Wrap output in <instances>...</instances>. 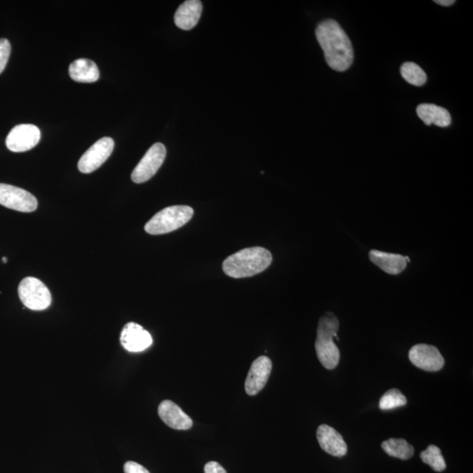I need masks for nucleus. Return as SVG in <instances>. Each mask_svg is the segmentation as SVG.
<instances>
[{
	"label": "nucleus",
	"instance_id": "f257e3e1",
	"mask_svg": "<svg viewBox=\"0 0 473 473\" xmlns=\"http://www.w3.org/2000/svg\"><path fill=\"white\" fill-rule=\"evenodd\" d=\"M315 36L331 69L337 72L349 69L354 58L353 45L348 35L337 21L327 19L321 22L315 30Z\"/></svg>",
	"mask_w": 473,
	"mask_h": 473
},
{
	"label": "nucleus",
	"instance_id": "f03ea898",
	"mask_svg": "<svg viewBox=\"0 0 473 473\" xmlns=\"http://www.w3.org/2000/svg\"><path fill=\"white\" fill-rule=\"evenodd\" d=\"M273 257L263 247H250L239 251L225 259L223 270L231 278H246L265 271L271 265Z\"/></svg>",
	"mask_w": 473,
	"mask_h": 473
},
{
	"label": "nucleus",
	"instance_id": "7ed1b4c3",
	"mask_svg": "<svg viewBox=\"0 0 473 473\" xmlns=\"http://www.w3.org/2000/svg\"><path fill=\"white\" fill-rule=\"evenodd\" d=\"M339 329V319L331 312H327L320 318L315 348L318 359L328 370L336 368L339 363L340 352L333 341L334 337L337 339Z\"/></svg>",
	"mask_w": 473,
	"mask_h": 473
},
{
	"label": "nucleus",
	"instance_id": "20e7f679",
	"mask_svg": "<svg viewBox=\"0 0 473 473\" xmlns=\"http://www.w3.org/2000/svg\"><path fill=\"white\" fill-rule=\"evenodd\" d=\"M194 211L189 206L175 205L163 209L145 225V231L151 235L171 233L191 220Z\"/></svg>",
	"mask_w": 473,
	"mask_h": 473
},
{
	"label": "nucleus",
	"instance_id": "39448f33",
	"mask_svg": "<svg viewBox=\"0 0 473 473\" xmlns=\"http://www.w3.org/2000/svg\"><path fill=\"white\" fill-rule=\"evenodd\" d=\"M19 297L25 308L34 311L46 310L52 302L50 289L40 280L27 277L18 288Z\"/></svg>",
	"mask_w": 473,
	"mask_h": 473
},
{
	"label": "nucleus",
	"instance_id": "423d86ee",
	"mask_svg": "<svg viewBox=\"0 0 473 473\" xmlns=\"http://www.w3.org/2000/svg\"><path fill=\"white\" fill-rule=\"evenodd\" d=\"M166 154V147L162 143L154 144L132 173L133 182L143 183L152 178L162 167Z\"/></svg>",
	"mask_w": 473,
	"mask_h": 473
},
{
	"label": "nucleus",
	"instance_id": "0eeeda50",
	"mask_svg": "<svg viewBox=\"0 0 473 473\" xmlns=\"http://www.w3.org/2000/svg\"><path fill=\"white\" fill-rule=\"evenodd\" d=\"M0 204L21 212H33L38 201L30 192L18 187L0 183Z\"/></svg>",
	"mask_w": 473,
	"mask_h": 473
},
{
	"label": "nucleus",
	"instance_id": "6e6552de",
	"mask_svg": "<svg viewBox=\"0 0 473 473\" xmlns=\"http://www.w3.org/2000/svg\"><path fill=\"white\" fill-rule=\"evenodd\" d=\"M114 149V140L110 137L102 138L93 144L78 162V169L83 174L94 172L111 156Z\"/></svg>",
	"mask_w": 473,
	"mask_h": 473
},
{
	"label": "nucleus",
	"instance_id": "1a4fd4ad",
	"mask_svg": "<svg viewBox=\"0 0 473 473\" xmlns=\"http://www.w3.org/2000/svg\"><path fill=\"white\" fill-rule=\"evenodd\" d=\"M41 140V131L36 125L22 124L16 125L6 137V147L14 153L27 152L34 149Z\"/></svg>",
	"mask_w": 473,
	"mask_h": 473
},
{
	"label": "nucleus",
	"instance_id": "9d476101",
	"mask_svg": "<svg viewBox=\"0 0 473 473\" xmlns=\"http://www.w3.org/2000/svg\"><path fill=\"white\" fill-rule=\"evenodd\" d=\"M408 358L414 366L424 371L437 372L445 366V359L436 346L419 344L412 347Z\"/></svg>",
	"mask_w": 473,
	"mask_h": 473
},
{
	"label": "nucleus",
	"instance_id": "9b49d317",
	"mask_svg": "<svg viewBox=\"0 0 473 473\" xmlns=\"http://www.w3.org/2000/svg\"><path fill=\"white\" fill-rule=\"evenodd\" d=\"M272 368L273 364L269 357L260 356L254 360L244 382V389L247 395L253 397L259 394L265 388L271 375Z\"/></svg>",
	"mask_w": 473,
	"mask_h": 473
},
{
	"label": "nucleus",
	"instance_id": "f8f14e48",
	"mask_svg": "<svg viewBox=\"0 0 473 473\" xmlns=\"http://www.w3.org/2000/svg\"><path fill=\"white\" fill-rule=\"evenodd\" d=\"M120 343L128 352L140 353L152 346L153 339L149 331L140 324L131 322L122 330Z\"/></svg>",
	"mask_w": 473,
	"mask_h": 473
},
{
	"label": "nucleus",
	"instance_id": "ddd939ff",
	"mask_svg": "<svg viewBox=\"0 0 473 473\" xmlns=\"http://www.w3.org/2000/svg\"><path fill=\"white\" fill-rule=\"evenodd\" d=\"M158 414L160 419L174 430H187L193 426L191 418L171 401H163L158 408Z\"/></svg>",
	"mask_w": 473,
	"mask_h": 473
},
{
	"label": "nucleus",
	"instance_id": "4468645a",
	"mask_svg": "<svg viewBox=\"0 0 473 473\" xmlns=\"http://www.w3.org/2000/svg\"><path fill=\"white\" fill-rule=\"evenodd\" d=\"M318 443L328 454L344 456L347 453V445L343 437L333 427L322 424L317 431Z\"/></svg>",
	"mask_w": 473,
	"mask_h": 473
},
{
	"label": "nucleus",
	"instance_id": "2eb2a0df",
	"mask_svg": "<svg viewBox=\"0 0 473 473\" xmlns=\"http://www.w3.org/2000/svg\"><path fill=\"white\" fill-rule=\"evenodd\" d=\"M369 259L375 265L389 275H399L407 268V257L402 256L401 254L371 250L369 253Z\"/></svg>",
	"mask_w": 473,
	"mask_h": 473
},
{
	"label": "nucleus",
	"instance_id": "dca6fc26",
	"mask_svg": "<svg viewBox=\"0 0 473 473\" xmlns=\"http://www.w3.org/2000/svg\"><path fill=\"white\" fill-rule=\"evenodd\" d=\"M202 4L199 0H187L183 2L175 14V23L182 30H191L200 19Z\"/></svg>",
	"mask_w": 473,
	"mask_h": 473
},
{
	"label": "nucleus",
	"instance_id": "f3484780",
	"mask_svg": "<svg viewBox=\"0 0 473 473\" xmlns=\"http://www.w3.org/2000/svg\"><path fill=\"white\" fill-rule=\"evenodd\" d=\"M418 117L427 125H435L439 127H449L452 117L445 108L433 104H421L417 106Z\"/></svg>",
	"mask_w": 473,
	"mask_h": 473
},
{
	"label": "nucleus",
	"instance_id": "a211bd4d",
	"mask_svg": "<svg viewBox=\"0 0 473 473\" xmlns=\"http://www.w3.org/2000/svg\"><path fill=\"white\" fill-rule=\"evenodd\" d=\"M69 73L74 81L94 83L99 78V70L96 64L89 59H77L70 64Z\"/></svg>",
	"mask_w": 473,
	"mask_h": 473
},
{
	"label": "nucleus",
	"instance_id": "6ab92c4d",
	"mask_svg": "<svg viewBox=\"0 0 473 473\" xmlns=\"http://www.w3.org/2000/svg\"><path fill=\"white\" fill-rule=\"evenodd\" d=\"M381 447L388 455L402 460L410 459L414 452V447L406 440L401 439H390L384 441L381 443Z\"/></svg>",
	"mask_w": 473,
	"mask_h": 473
},
{
	"label": "nucleus",
	"instance_id": "aec40b11",
	"mask_svg": "<svg viewBox=\"0 0 473 473\" xmlns=\"http://www.w3.org/2000/svg\"><path fill=\"white\" fill-rule=\"evenodd\" d=\"M401 76L405 81L412 85L421 87L425 85L427 82V75L420 66L414 63H405L401 67Z\"/></svg>",
	"mask_w": 473,
	"mask_h": 473
},
{
	"label": "nucleus",
	"instance_id": "412c9836",
	"mask_svg": "<svg viewBox=\"0 0 473 473\" xmlns=\"http://www.w3.org/2000/svg\"><path fill=\"white\" fill-rule=\"evenodd\" d=\"M421 460L429 465L434 471L441 472L446 469L445 459L441 450L436 445H430L425 450L421 452Z\"/></svg>",
	"mask_w": 473,
	"mask_h": 473
},
{
	"label": "nucleus",
	"instance_id": "4be33fe9",
	"mask_svg": "<svg viewBox=\"0 0 473 473\" xmlns=\"http://www.w3.org/2000/svg\"><path fill=\"white\" fill-rule=\"evenodd\" d=\"M407 398L398 389L392 388L385 392L379 401V407L381 410H394L407 404Z\"/></svg>",
	"mask_w": 473,
	"mask_h": 473
},
{
	"label": "nucleus",
	"instance_id": "5701e85b",
	"mask_svg": "<svg viewBox=\"0 0 473 473\" xmlns=\"http://www.w3.org/2000/svg\"><path fill=\"white\" fill-rule=\"evenodd\" d=\"M11 54V44L8 39H0V74L4 72Z\"/></svg>",
	"mask_w": 473,
	"mask_h": 473
},
{
	"label": "nucleus",
	"instance_id": "b1692460",
	"mask_svg": "<svg viewBox=\"0 0 473 473\" xmlns=\"http://www.w3.org/2000/svg\"><path fill=\"white\" fill-rule=\"evenodd\" d=\"M125 473H150L144 466L136 462L128 461L124 465Z\"/></svg>",
	"mask_w": 473,
	"mask_h": 473
},
{
	"label": "nucleus",
	"instance_id": "393cba45",
	"mask_svg": "<svg viewBox=\"0 0 473 473\" xmlns=\"http://www.w3.org/2000/svg\"><path fill=\"white\" fill-rule=\"evenodd\" d=\"M204 473H227L223 466L218 462L211 461L204 466Z\"/></svg>",
	"mask_w": 473,
	"mask_h": 473
},
{
	"label": "nucleus",
	"instance_id": "a878e982",
	"mask_svg": "<svg viewBox=\"0 0 473 473\" xmlns=\"http://www.w3.org/2000/svg\"><path fill=\"white\" fill-rule=\"evenodd\" d=\"M436 4L443 6H450L454 4V0H436Z\"/></svg>",
	"mask_w": 473,
	"mask_h": 473
},
{
	"label": "nucleus",
	"instance_id": "bb28decb",
	"mask_svg": "<svg viewBox=\"0 0 473 473\" xmlns=\"http://www.w3.org/2000/svg\"><path fill=\"white\" fill-rule=\"evenodd\" d=\"M2 262L4 263H8V258H6V257H3Z\"/></svg>",
	"mask_w": 473,
	"mask_h": 473
}]
</instances>
